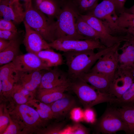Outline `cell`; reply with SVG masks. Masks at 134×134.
I'll return each instance as SVG.
<instances>
[{
	"instance_id": "cell-14",
	"label": "cell",
	"mask_w": 134,
	"mask_h": 134,
	"mask_svg": "<svg viewBox=\"0 0 134 134\" xmlns=\"http://www.w3.org/2000/svg\"><path fill=\"white\" fill-rule=\"evenodd\" d=\"M9 2L10 0H0V16L5 20L13 21L16 24L23 21L25 10L19 0Z\"/></svg>"
},
{
	"instance_id": "cell-13",
	"label": "cell",
	"mask_w": 134,
	"mask_h": 134,
	"mask_svg": "<svg viewBox=\"0 0 134 134\" xmlns=\"http://www.w3.org/2000/svg\"><path fill=\"white\" fill-rule=\"evenodd\" d=\"M23 23L25 33L23 42L28 52L37 54L40 51L51 48L48 43L38 32Z\"/></svg>"
},
{
	"instance_id": "cell-39",
	"label": "cell",
	"mask_w": 134,
	"mask_h": 134,
	"mask_svg": "<svg viewBox=\"0 0 134 134\" xmlns=\"http://www.w3.org/2000/svg\"><path fill=\"white\" fill-rule=\"evenodd\" d=\"M11 41L0 39V52L3 51L8 47Z\"/></svg>"
},
{
	"instance_id": "cell-20",
	"label": "cell",
	"mask_w": 134,
	"mask_h": 134,
	"mask_svg": "<svg viewBox=\"0 0 134 134\" xmlns=\"http://www.w3.org/2000/svg\"><path fill=\"white\" fill-rule=\"evenodd\" d=\"M119 48L122 52L118 54L119 66L123 67H132L134 64V37L131 36Z\"/></svg>"
},
{
	"instance_id": "cell-17",
	"label": "cell",
	"mask_w": 134,
	"mask_h": 134,
	"mask_svg": "<svg viewBox=\"0 0 134 134\" xmlns=\"http://www.w3.org/2000/svg\"><path fill=\"white\" fill-rule=\"evenodd\" d=\"M80 78L100 92L108 93L113 78L102 74L91 72L84 73Z\"/></svg>"
},
{
	"instance_id": "cell-32",
	"label": "cell",
	"mask_w": 134,
	"mask_h": 134,
	"mask_svg": "<svg viewBox=\"0 0 134 134\" xmlns=\"http://www.w3.org/2000/svg\"><path fill=\"white\" fill-rule=\"evenodd\" d=\"M97 120L95 112L92 107L85 108L84 110V121L87 123L94 124Z\"/></svg>"
},
{
	"instance_id": "cell-27",
	"label": "cell",
	"mask_w": 134,
	"mask_h": 134,
	"mask_svg": "<svg viewBox=\"0 0 134 134\" xmlns=\"http://www.w3.org/2000/svg\"><path fill=\"white\" fill-rule=\"evenodd\" d=\"M117 108L127 127L128 134H134V105Z\"/></svg>"
},
{
	"instance_id": "cell-31",
	"label": "cell",
	"mask_w": 134,
	"mask_h": 134,
	"mask_svg": "<svg viewBox=\"0 0 134 134\" xmlns=\"http://www.w3.org/2000/svg\"><path fill=\"white\" fill-rule=\"evenodd\" d=\"M98 0H78L79 7L83 12H88L98 4Z\"/></svg>"
},
{
	"instance_id": "cell-21",
	"label": "cell",
	"mask_w": 134,
	"mask_h": 134,
	"mask_svg": "<svg viewBox=\"0 0 134 134\" xmlns=\"http://www.w3.org/2000/svg\"><path fill=\"white\" fill-rule=\"evenodd\" d=\"M17 111L23 122L29 127L35 126L41 121V118L35 109L25 104H19Z\"/></svg>"
},
{
	"instance_id": "cell-18",
	"label": "cell",
	"mask_w": 134,
	"mask_h": 134,
	"mask_svg": "<svg viewBox=\"0 0 134 134\" xmlns=\"http://www.w3.org/2000/svg\"><path fill=\"white\" fill-rule=\"evenodd\" d=\"M76 102L72 97L66 95L50 104L55 118L65 117L76 105Z\"/></svg>"
},
{
	"instance_id": "cell-23",
	"label": "cell",
	"mask_w": 134,
	"mask_h": 134,
	"mask_svg": "<svg viewBox=\"0 0 134 134\" xmlns=\"http://www.w3.org/2000/svg\"><path fill=\"white\" fill-rule=\"evenodd\" d=\"M20 41L19 38L11 41L8 47L0 52V65H3L11 62L15 58L20 54Z\"/></svg>"
},
{
	"instance_id": "cell-6",
	"label": "cell",
	"mask_w": 134,
	"mask_h": 134,
	"mask_svg": "<svg viewBox=\"0 0 134 134\" xmlns=\"http://www.w3.org/2000/svg\"><path fill=\"white\" fill-rule=\"evenodd\" d=\"M110 105L94 124L96 132L98 133L112 134L123 131L128 134L127 127L117 108Z\"/></svg>"
},
{
	"instance_id": "cell-29",
	"label": "cell",
	"mask_w": 134,
	"mask_h": 134,
	"mask_svg": "<svg viewBox=\"0 0 134 134\" xmlns=\"http://www.w3.org/2000/svg\"><path fill=\"white\" fill-rule=\"evenodd\" d=\"M33 93L27 90L20 84L16 83L12 93L15 101L18 104H20L26 103L29 100V97Z\"/></svg>"
},
{
	"instance_id": "cell-25",
	"label": "cell",
	"mask_w": 134,
	"mask_h": 134,
	"mask_svg": "<svg viewBox=\"0 0 134 134\" xmlns=\"http://www.w3.org/2000/svg\"><path fill=\"white\" fill-rule=\"evenodd\" d=\"M76 26L78 33L88 38L99 39L100 37L96 31L79 15L76 17Z\"/></svg>"
},
{
	"instance_id": "cell-11",
	"label": "cell",
	"mask_w": 134,
	"mask_h": 134,
	"mask_svg": "<svg viewBox=\"0 0 134 134\" xmlns=\"http://www.w3.org/2000/svg\"><path fill=\"white\" fill-rule=\"evenodd\" d=\"M15 70L26 72L36 70H47L40 58L36 54L30 52L20 54L11 62Z\"/></svg>"
},
{
	"instance_id": "cell-4",
	"label": "cell",
	"mask_w": 134,
	"mask_h": 134,
	"mask_svg": "<svg viewBox=\"0 0 134 134\" xmlns=\"http://www.w3.org/2000/svg\"><path fill=\"white\" fill-rule=\"evenodd\" d=\"M77 14L74 9L69 6L60 10L57 16V20L55 22V39H89L81 35L77 32L76 22Z\"/></svg>"
},
{
	"instance_id": "cell-2",
	"label": "cell",
	"mask_w": 134,
	"mask_h": 134,
	"mask_svg": "<svg viewBox=\"0 0 134 134\" xmlns=\"http://www.w3.org/2000/svg\"><path fill=\"white\" fill-rule=\"evenodd\" d=\"M69 90L76 94L85 108L117 100V98L109 93L100 92L80 78L72 80Z\"/></svg>"
},
{
	"instance_id": "cell-28",
	"label": "cell",
	"mask_w": 134,
	"mask_h": 134,
	"mask_svg": "<svg viewBox=\"0 0 134 134\" xmlns=\"http://www.w3.org/2000/svg\"><path fill=\"white\" fill-rule=\"evenodd\" d=\"M109 103L116 107L134 105V82L120 98Z\"/></svg>"
},
{
	"instance_id": "cell-37",
	"label": "cell",
	"mask_w": 134,
	"mask_h": 134,
	"mask_svg": "<svg viewBox=\"0 0 134 134\" xmlns=\"http://www.w3.org/2000/svg\"><path fill=\"white\" fill-rule=\"evenodd\" d=\"M9 122V119L6 116L1 115L0 117V132L4 130Z\"/></svg>"
},
{
	"instance_id": "cell-12",
	"label": "cell",
	"mask_w": 134,
	"mask_h": 134,
	"mask_svg": "<svg viewBox=\"0 0 134 134\" xmlns=\"http://www.w3.org/2000/svg\"><path fill=\"white\" fill-rule=\"evenodd\" d=\"M71 80L67 73L57 67L47 70L43 74L39 89H49L57 87L70 86Z\"/></svg>"
},
{
	"instance_id": "cell-16",
	"label": "cell",
	"mask_w": 134,
	"mask_h": 134,
	"mask_svg": "<svg viewBox=\"0 0 134 134\" xmlns=\"http://www.w3.org/2000/svg\"><path fill=\"white\" fill-rule=\"evenodd\" d=\"M17 81V71L11 62L0 67V83L2 86L1 92L12 93Z\"/></svg>"
},
{
	"instance_id": "cell-9",
	"label": "cell",
	"mask_w": 134,
	"mask_h": 134,
	"mask_svg": "<svg viewBox=\"0 0 134 134\" xmlns=\"http://www.w3.org/2000/svg\"><path fill=\"white\" fill-rule=\"evenodd\" d=\"M134 82L131 67H123L118 65L110 84L108 93L119 98Z\"/></svg>"
},
{
	"instance_id": "cell-38",
	"label": "cell",
	"mask_w": 134,
	"mask_h": 134,
	"mask_svg": "<svg viewBox=\"0 0 134 134\" xmlns=\"http://www.w3.org/2000/svg\"><path fill=\"white\" fill-rule=\"evenodd\" d=\"M17 128L16 126L14 124H11L5 130L3 134H16L17 132Z\"/></svg>"
},
{
	"instance_id": "cell-24",
	"label": "cell",
	"mask_w": 134,
	"mask_h": 134,
	"mask_svg": "<svg viewBox=\"0 0 134 134\" xmlns=\"http://www.w3.org/2000/svg\"><path fill=\"white\" fill-rule=\"evenodd\" d=\"M33 6L50 17H57L60 10L55 0H32Z\"/></svg>"
},
{
	"instance_id": "cell-5",
	"label": "cell",
	"mask_w": 134,
	"mask_h": 134,
	"mask_svg": "<svg viewBox=\"0 0 134 134\" xmlns=\"http://www.w3.org/2000/svg\"><path fill=\"white\" fill-rule=\"evenodd\" d=\"M88 13L100 20L112 35L120 36L127 34L126 30L117 24L118 16L114 0H103Z\"/></svg>"
},
{
	"instance_id": "cell-42",
	"label": "cell",
	"mask_w": 134,
	"mask_h": 134,
	"mask_svg": "<svg viewBox=\"0 0 134 134\" xmlns=\"http://www.w3.org/2000/svg\"><path fill=\"white\" fill-rule=\"evenodd\" d=\"M131 68L133 74L134 78V64L132 66Z\"/></svg>"
},
{
	"instance_id": "cell-19",
	"label": "cell",
	"mask_w": 134,
	"mask_h": 134,
	"mask_svg": "<svg viewBox=\"0 0 134 134\" xmlns=\"http://www.w3.org/2000/svg\"><path fill=\"white\" fill-rule=\"evenodd\" d=\"M69 86L57 87L49 89H39L38 97L41 102L50 104L67 95L64 92L69 90Z\"/></svg>"
},
{
	"instance_id": "cell-34",
	"label": "cell",
	"mask_w": 134,
	"mask_h": 134,
	"mask_svg": "<svg viewBox=\"0 0 134 134\" xmlns=\"http://www.w3.org/2000/svg\"><path fill=\"white\" fill-rule=\"evenodd\" d=\"M0 30L10 31L18 33L15 25L11 21L5 20L3 18L0 19Z\"/></svg>"
},
{
	"instance_id": "cell-1",
	"label": "cell",
	"mask_w": 134,
	"mask_h": 134,
	"mask_svg": "<svg viewBox=\"0 0 134 134\" xmlns=\"http://www.w3.org/2000/svg\"><path fill=\"white\" fill-rule=\"evenodd\" d=\"M120 44L100 49L97 53L94 50L64 52L68 67L67 73L72 80L80 78L84 73L88 72L99 59L108 52L118 47Z\"/></svg>"
},
{
	"instance_id": "cell-41",
	"label": "cell",
	"mask_w": 134,
	"mask_h": 134,
	"mask_svg": "<svg viewBox=\"0 0 134 134\" xmlns=\"http://www.w3.org/2000/svg\"><path fill=\"white\" fill-rule=\"evenodd\" d=\"M10 0V3H11L16 0ZM25 2L30 1L32 0H23Z\"/></svg>"
},
{
	"instance_id": "cell-30",
	"label": "cell",
	"mask_w": 134,
	"mask_h": 134,
	"mask_svg": "<svg viewBox=\"0 0 134 134\" xmlns=\"http://www.w3.org/2000/svg\"><path fill=\"white\" fill-rule=\"evenodd\" d=\"M89 130L79 123H76L72 126L67 128L66 134H87Z\"/></svg>"
},
{
	"instance_id": "cell-35",
	"label": "cell",
	"mask_w": 134,
	"mask_h": 134,
	"mask_svg": "<svg viewBox=\"0 0 134 134\" xmlns=\"http://www.w3.org/2000/svg\"><path fill=\"white\" fill-rule=\"evenodd\" d=\"M18 38V33L0 30V39L11 41Z\"/></svg>"
},
{
	"instance_id": "cell-3",
	"label": "cell",
	"mask_w": 134,
	"mask_h": 134,
	"mask_svg": "<svg viewBox=\"0 0 134 134\" xmlns=\"http://www.w3.org/2000/svg\"><path fill=\"white\" fill-rule=\"evenodd\" d=\"M25 5L23 21L39 33L49 43L54 41L55 22L51 21L45 14L34 7L32 0L25 2Z\"/></svg>"
},
{
	"instance_id": "cell-36",
	"label": "cell",
	"mask_w": 134,
	"mask_h": 134,
	"mask_svg": "<svg viewBox=\"0 0 134 134\" xmlns=\"http://www.w3.org/2000/svg\"><path fill=\"white\" fill-rule=\"evenodd\" d=\"M116 6V12L119 14L125 11L124 4L126 0H114Z\"/></svg>"
},
{
	"instance_id": "cell-7",
	"label": "cell",
	"mask_w": 134,
	"mask_h": 134,
	"mask_svg": "<svg viewBox=\"0 0 134 134\" xmlns=\"http://www.w3.org/2000/svg\"><path fill=\"white\" fill-rule=\"evenodd\" d=\"M50 48L63 52L79 51L106 48L99 39H88L84 40L58 39L49 43Z\"/></svg>"
},
{
	"instance_id": "cell-10",
	"label": "cell",
	"mask_w": 134,
	"mask_h": 134,
	"mask_svg": "<svg viewBox=\"0 0 134 134\" xmlns=\"http://www.w3.org/2000/svg\"><path fill=\"white\" fill-rule=\"evenodd\" d=\"M119 48L117 47L101 57L89 72L102 74L113 78L119 65Z\"/></svg>"
},
{
	"instance_id": "cell-40",
	"label": "cell",
	"mask_w": 134,
	"mask_h": 134,
	"mask_svg": "<svg viewBox=\"0 0 134 134\" xmlns=\"http://www.w3.org/2000/svg\"><path fill=\"white\" fill-rule=\"evenodd\" d=\"M125 11L130 13L134 14V5L128 9H125Z\"/></svg>"
},
{
	"instance_id": "cell-15",
	"label": "cell",
	"mask_w": 134,
	"mask_h": 134,
	"mask_svg": "<svg viewBox=\"0 0 134 134\" xmlns=\"http://www.w3.org/2000/svg\"><path fill=\"white\" fill-rule=\"evenodd\" d=\"M43 70L26 72L17 71V81L27 90L34 92L40 84Z\"/></svg>"
},
{
	"instance_id": "cell-26",
	"label": "cell",
	"mask_w": 134,
	"mask_h": 134,
	"mask_svg": "<svg viewBox=\"0 0 134 134\" xmlns=\"http://www.w3.org/2000/svg\"><path fill=\"white\" fill-rule=\"evenodd\" d=\"M117 23L119 27L126 30L127 34L134 37V14L124 11L119 14Z\"/></svg>"
},
{
	"instance_id": "cell-8",
	"label": "cell",
	"mask_w": 134,
	"mask_h": 134,
	"mask_svg": "<svg viewBox=\"0 0 134 134\" xmlns=\"http://www.w3.org/2000/svg\"><path fill=\"white\" fill-rule=\"evenodd\" d=\"M79 15L98 33L100 37V41L106 47H110L116 44L126 41L131 36L128 34L123 36L113 35L97 18L88 13Z\"/></svg>"
},
{
	"instance_id": "cell-22",
	"label": "cell",
	"mask_w": 134,
	"mask_h": 134,
	"mask_svg": "<svg viewBox=\"0 0 134 134\" xmlns=\"http://www.w3.org/2000/svg\"><path fill=\"white\" fill-rule=\"evenodd\" d=\"M36 55L49 69L53 67H57L64 63L62 55L51 48L41 50Z\"/></svg>"
},
{
	"instance_id": "cell-33",
	"label": "cell",
	"mask_w": 134,
	"mask_h": 134,
	"mask_svg": "<svg viewBox=\"0 0 134 134\" xmlns=\"http://www.w3.org/2000/svg\"><path fill=\"white\" fill-rule=\"evenodd\" d=\"M69 113L71 119L76 123L83 121L84 110L80 108L75 107Z\"/></svg>"
}]
</instances>
